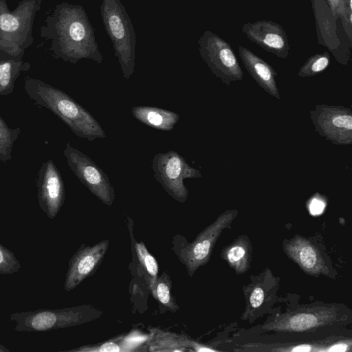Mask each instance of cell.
I'll return each mask as SVG.
<instances>
[{
    "label": "cell",
    "instance_id": "cell-5",
    "mask_svg": "<svg viewBox=\"0 0 352 352\" xmlns=\"http://www.w3.org/2000/svg\"><path fill=\"white\" fill-rule=\"evenodd\" d=\"M102 311L90 304L60 309H38L16 312L10 320L20 332H41L82 324L96 320Z\"/></svg>",
    "mask_w": 352,
    "mask_h": 352
},
{
    "label": "cell",
    "instance_id": "cell-20",
    "mask_svg": "<svg viewBox=\"0 0 352 352\" xmlns=\"http://www.w3.org/2000/svg\"><path fill=\"white\" fill-rule=\"evenodd\" d=\"M131 113L144 124L162 131L172 130L179 119L177 113L155 107H133Z\"/></svg>",
    "mask_w": 352,
    "mask_h": 352
},
{
    "label": "cell",
    "instance_id": "cell-15",
    "mask_svg": "<svg viewBox=\"0 0 352 352\" xmlns=\"http://www.w3.org/2000/svg\"><path fill=\"white\" fill-rule=\"evenodd\" d=\"M241 30L250 41L276 57L286 58L289 56L288 36L280 24L267 20L247 22Z\"/></svg>",
    "mask_w": 352,
    "mask_h": 352
},
{
    "label": "cell",
    "instance_id": "cell-32",
    "mask_svg": "<svg viewBox=\"0 0 352 352\" xmlns=\"http://www.w3.org/2000/svg\"><path fill=\"white\" fill-rule=\"evenodd\" d=\"M348 345L346 343H338L326 349L327 351H346Z\"/></svg>",
    "mask_w": 352,
    "mask_h": 352
},
{
    "label": "cell",
    "instance_id": "cell-7",
    "mask_svg": "<svg viewBox=\"0 0 352 352\" xmlns=\"http://www.w3.org/2000/svg\"><path fill=\"white\" fill-rule=\"evenodd\" d=\"M152 168L155 179L180 203H184L188 195L184 180L201 177L200 171L190 166L175 151L156 154L152 160Z\"/></svg>",
    "mask_w": 352,
    "mask_h": 352
},
{
    "label": "cell",
    "instance_id": "cell-29",
    "mask_svg": "<svg viewBox=\"0 0 352 352\" xmlns=\"http://www.w3.org/2000/svg\"><path fill=\"white\" fill-rule=\"evenodd\" d=\"M326 203L324 198L319 193L313 195L309 201V210L312 215L321 214L325 208Z\"/></svg>",
    "mask_w": 352,
    "mask_h": 352
},
{
    "label": "cell",
    "instance_id": "cell-25",
    "mask_svg": "<svg viewBox=\"0 0 352 352\" xmlns=\"http://www.w3.org/2000/svg\"><path fill=\"white\" fill-rule=\"evenodd\" d=\"M133 348L127 342L126 336H118L104 342L91 345L81 346L67 351L76 352H115L133 351Z\"/></svg>",
    "mask_w": 352,
    "mask_h": 352
},
{
    "label": "cell",
    "instance_id": "cell-17",
    "mask_svg": "<svg viewBox=\"0 0 352 352\" xmlns=\"http://www.w3.org/2000/svg\"><path fill=\"white\" fill-rule=\"evenodd\" d=\"M238 51L244 67L256 84L270 96L280 100L276 81V71L248 48L239 45Z\"/></svg>",
    "mask_w": 352,
    "mask_h": 352
},
{
    "label": "cell",
    "instance_id": "cell-31",
    "mask_svg": "<svg viewBox=\"0 0 352 352\" xmlns=\"http://www.w3.org/2000/svg\"><path fill=\"white\" fill-rule=\"evenodd\" d=\"M336 20L343 23L345 19L343 0H326Z\"/></svg>",
    "mask_w": 352,
    "mask_h": 352
},
{
    "label": "cell",
    "instance_id": "cell-24",
    "mask_svg": "<svg viewBox=\"0 0 352 352\" xmlns=\"http://www.w3.org/2000/svg\"><path fill=\"white\" fill-rule=\"evenodd\" d=\"M21 130L19 127L10 128L0 116V162L6 163L12 159V151Z\"/></svg>",
    "mask_w": 352,
    "mask_h": 352
},
{
    "label": "cell",
    "instance_id": "cell-27",
    "mask_svg": "<svg viewBox=\"0 0 352 352\" xmlns=\"http://www.w3.org/2000/svg\"><path fill=\"white\" fill-rule=\"evenodd\" d=\"M21 270V265L14 253L0 243V274H12Z\"/></svg>",
    "mask_w": 352,
    "mask_h": 352
},
{
    "label": "cell",
    "instance_id": "cell-22",
    "mask_svg": "<svg viewBox=\"0 0 352 352\" xmlns=\"http://www.w3.org/2000/svg\"><path fill=\"white\" fill-rule=\"evenodd\" d=\"M135 250L138 262V270L144 276L150 291L158 277L159 267L155 257L149 252L142 241H135Z\"/></svg>",
    "mask_w": 352,
    "mask_h": 352
},
{
    "label": "cell",
    "instance_id": "cell-11",
    "mask_svg": "<svg viewBox=\"0 0 352 352\" xmlns=\"http://www.w3.org/2000/svg\"><path fill=\"white\" fill-rule=\"evenodd\" d=\"M109 241H100L93 245L82 244L69 261L64 289L70 292L92 276L100 265L108 250Z\"/></svg>",
    "mask_w": 352,
    "mask_h": 352
},
{
    "label": "cell",
    "instance_id": "cell-26",
    "mask_svg": "<svg viewBox=\"0 0 352 352\" xmlns=\"http://www.w3.org/2000/svg\"><path fill=\"white\" fill-rule=\"evenodd\" d=\"M330 63L328 52L311 55L300 68L298 76L301 78L314 77L327 69Z\"/></svg>",
    "mask_w": 352,
    "mask_h": 352
},
{
    "label": "cell",
    "instance_id": "cell-16",
    "mask_svg": "<svg viewBox=\"0 0 352 352\" xmlns=\"http://www.w3.org/2000/svg\"><path fill=\"white\" fill-rule=\"evenodd\" d=\"M283 250L287 256L309 275L317 276L325 274L328 270L318 248L303 236L296 235L285 241Z\"/></svg>",
    "mask_w": 352,
    "mask_h": 352
},
{
    "label": "cell",
    "instance_id": "cell-23",
    "mask_svg": "<svg viewBox=\"0 0 352 352\" xmlns=\"http://www.w3.org/2000/svg\"><path fill=\"white\" fill-rule=\"evenodd\" d=\"M151 292L155 300L168 311L174 313L179 309L172 293V280L168 271H164L157 277Z\"/></svg>",
    "mask_w": 352,
    "mask_h": 352
},
{
    "label": "cell",
    "instance_id": "cell-14",
    "mask_svg": "<svg viewBox=\"0 0 352 352\" xmlns=\"http://www.w3.org/2000/svg\"><path fill=\"white\" fill-rule=\"evenodd\" d=\"M319 45L325 47L341 65L349 64L351 53L341 45L338 37L337 20L326 0H310Z\"/></svg>",
    "mask_w": 352,
    "mask_h": 352
},
{
    "label": "cell",
    "instance_id": "cell-8",
    "mask_svg": "<svg viewBox=\"0 0 352 352\" xmlns=\"http://www.w3.org/2000/svg\"><path fill=\"white\" fill-rule=\"evenodd\" d=\"M237 215L238 210L236 209L226 210L192 241L175 251L179 261L185 266L190 276H192L200 267L208 262L220 234Z\"/></svg>",
    "mask_w": 352,
    "mask_h": 352
},
{
    "label": "cell",
    "instance_id": "cell-19",
    "mask_svg": "<svg viewBox=\"0 0 352 352\" xmlns=\"http://www.w3.org/2000/svg\"><path fill=\"white\" fill-rule=\"evenodd\" d=\"M30 68L23 56H13L0 49V96L12 93L18 77Z\"/></svg>",
    "mask_w": 352,
    "mask_h": 352
},
{
    "label": "cell",
    "instance_id": "cell-3",
    "mask_svg": "<svg viewBox=\"0 0 352 352\" xmlns=\"http://www.w3.org/2000/svg\"><path fill=\"white\" fill-rule=\"evenodd\" d=\"M41 0H21L10 10L6 0H0V49L13 56H24L34 42L32 35L36 14Z\"/></svg>",
    "mask_w": 352,
    "mask_h": 352
},
{
    "label": "cell",
    "instance_id": "cell-12",
    "mask_svg": "<svg viewBox=\"0 0 352 352\" xmlns=\"http://www.w3.org/2000/svg\"><path fill=\"white\" fill-rule=\"evenodd\" d=\"M36 186L39 207L49 219H54L64 204L65 192L61 175L52 160L40 168Z\"/></svg>",
    "mask_w": 352,
    "mask_h": 352
},
{
    "label": "cell",
    "instance_id": "cell-34",
    "mask_svg": "<svg viewBox=\"0 0 352 352\" xmlns=\"http://www.w3.org/2000/svg\"><path fill=\"white\" fill-rule=\"evenodd\" d=\"M10 350L3 344H0V352H8Z\"/></svg>",
    "mask_w": 352,
    "mask_h": 352
},
{
    "label": "cell",
    "instance_id": "cell-13",
    "mask_svg": "<svg viewBox=\"0 0 352 352\" xmlns=\"http://www.w3.org/2000/svg\"><path fill=\"white\" fill-rule=\"evenodd\" d=\"M337 318L333 307H316L298 310L265 324L262 329L285 332H303L333 322Z\"/></svg>",
    "mask_w": 352,
    "mask_h": 352
},
{
    "label": "cell",
    "instance_id": "cell-9",
    "mask_svg": "<svg viewBox=\"0 0 352 352\" xmlns=\"http://www.w3.org/2000/svg\"><path fill=\"white\" fill-rule=\"evenodd\" d=\"M314 131L338 146L352 144V111L342 105L316 104L309 112Z\"/></svg>",
    "mask_w": 352,
    "mask_h": 352
},
{
    "label": "cell",
    "instance_id": "cell-18",
    "mask_svg": "<svg viewBox=\"0 0 352 352\" xmlns=\"http://www.w3.org/2000/svg\"><path fill=\"white\" fill-rule=\"evenodd\" d=\"M146 340L148 350L153 352H182L191 349L192 340L184 334L152 328Z\"/></svg>",
    "mask_w": 352,
    "mask_h": 352
},
{
    "label": "cell",
    "instance_id": "cell-10",
    "mask_svg": "<svg viewBox=\"0 0 352 352\" xmlns=\"http://www.w3.org/2000/svg\"><path fill=\"white\" fill-rule=\"evenodd\" d=\"M63 154L71 170L88 190L103 204L111 206L115 199V192L102 169L69 142Z\"/></svg>",
    "mask_w": 352,
    "mask_h": 352
},
{
    "label": "cell",
    "instance_id": "cell-4",
    "mask_svg": "<svg viewBox=\"0 0 352 352\" xmlns=\"http://www.w3.org/2000/svg\"><path fill=\"white\" fill-rule=\"evenodd\" d=\"M100 14L123 76L128 80L135 65L136 38L131 20L120 0H102Z\"/></svg>",
    "mask_w": 352,
    "mask_h": 352
},
{
    "label": "cell",
    "instance_id": "cell-6",
    "mask_svg": "<svg viewBox=\"0 0 352 352\" xmlns=\"http://www.w3.org/2000/svg\"><path fill=\"white\" fill-rule=\"evenodd\" d=\"M202 60L217 78L227 87L241 81L243 72L231 45L211 32L205 31L198 40Z\"/></svg>",
    "mask_w": 352,
    "mask_h": 352
},
{
    "label": "cell",
    "instance_id": "cell-33",
    "mask_svg": "<svg viewBox=\"0 0 352 352\" xmlns=\"http://www.w3.org/2000/svg\"><path fill=\"white\" fill-rule=\"evenodd\" d=\"M312 350L313 349H311V346L302 344V345H299V346H295L290 351H310Z\"/></svg>",
    "mask_w": 352,
    "mask_h": 352
},
{
    "label": "cell",
    "instance_id": "cell-21",
    "mask_svg": "<svg viewBox=\"0 0 352 352\" xmlns=\"http://www.w3.org/2000/svg\"><path fill=\"white\" fill-rule=\"evenodd\" d=\"M251 252L252 247L248 239L241 236L223 248L221 256L237 274H241L250 267Z\"/></svg>",
    "mask_w": 352,
    "mask_h": 352
},
{
    "label": "cell",
    "instance_id": "cell-28",
    "mask_svg": "<svg viewBox=\"0 0 352 352\" xmlns=\"http://www.w3.org/2000/svg\"><path fill=\"white\" fill-rule=\"evenodd\" d=\"M345 19L341 25L349 39L352 41V0H343Z\"/></svg>",
    "mask_w": 352,
    "mask_h": 352
},
{
    "label": "cell",
    "instance_id": "cell-1",
    "mask_svg": "<svg viewBox=\"0 0 352 352\" xmlns=\"http://www.w3.org/2000/svg\"><path fill=\"white\" fill-rule=\"evenodd\" d=\"M40 35L50 41L49 50L56 58L73 64L83 58L102 62L94 28L80 5L57 4L41 27Z\"/></svg>",
    "mask_w": 352,
    "mask_h": 352
},
{
    "label": "cell",
    "instance_id": "cell-2",
    "mask_svg": "<svg viewBox=\"0 0 352 352\" xmlns=\"http://www.w3.org/2000/svg\"><path fill=\"white\" fill-rule=\"evenodd\" d=\"M24 88L32 100L57 116L78 137L90 142L106 137L96 119L63 91L30 77L25 78Z\"/></svg>",
    "mask_w": 352,
    "mask_h": 352
},
{
    "label": "cell",
    "instance_id": "cell-30",
    "mask_svg": "<svg viewBox=\"0 0 352 352\" xmlns=\"http://www.w3.org/2000/svg\"><path fill=\"white\" fill-rule=\"evenodd\" d=\"M265 292L260 286H255L248 297V302L251 308L259 307L264 300Z\"/></svg>",
    "mask_w": 352,
    "mask_h": 352
}]
</instances>
